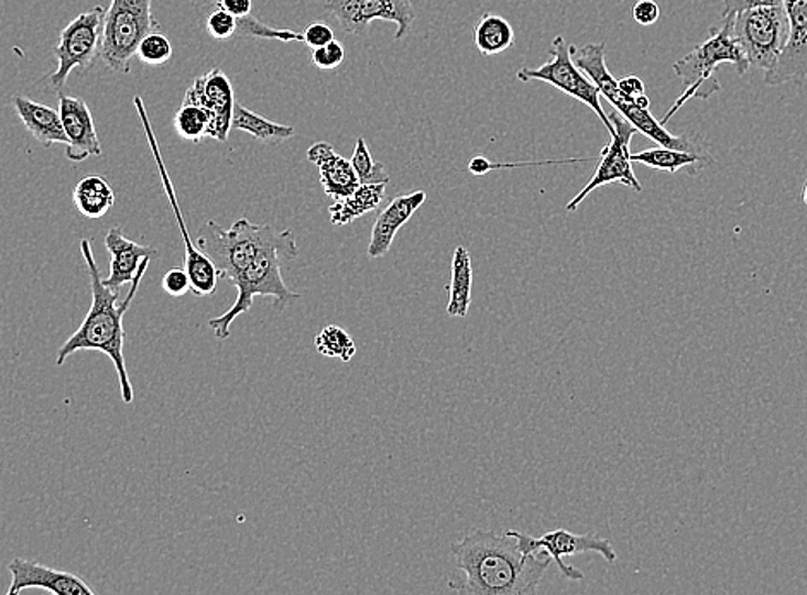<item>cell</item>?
Masks as SVG:
<instances>
[{"label": "cell", "instance_id": "cell-1", "mask_svg": "<svg viewBox=\"0 0 807 595\" xmlns=\"http://www.w3.org/2000/svg\"><path fill=\"white\" fill-rule=\"evenodd\" d=\"M452 557L462 579L450 591L466 595H535L552 564L542 553L523 554L511 533L475 529L454 542Z\"/></svg>", "mask_w": 807, "mask_h": 595}, {"label": "cell", "instance_id": "cell-2", "mask_svg": "<svg viewBox=\"0 0 807 595\" xmlns=\"http://www.w3.org/2000/svg\"><path fill=\"white\" fill-rule=\"evenodd\" d=\"M81 254L86 263V269H88V275H90L91 306L88 312H86L85 319H83L81 327L61 346L59 352H57V357H55V364L57 366H64V362L70 355L76 354V352H102V354H106L110 359L113 367H116V373H118L119 386H121V400L128 405L133 404L134 389L133 385H131V379H129L128 367H126V331L122 319H124L129 306H131L134 296H137L141 280L145 277L146 269H149L150 263H152V257L143 260L140 272H138L134 280L131 282L129 293L126 294V299L119 302L121 288H112L103 284L97 261H95L94 250H91V242L88 239H83L81 241Z\"/></svg>", "mask_w": 807, "mask_h": 595}, {"label": "cell", "instance_id": "cell-3", "mask_svg": "<svg viewBox=\"0 0 807 595\" xmlns=\"http://www.w3.org/2000/svg\"><path fill=\"white\" fill-rule=\"evenodd\" d=\"M732 23L733 14L722 16V24L711 27L708 40H705L695 51L689 52L686 57L674 64L675 75L683 79L684 93L675 100L674 107L659 121L663 125L667 124L690 98L708 100V98L720 91L722 86L715 78L718 67L723 66V64H732L738 69L739 76H744L748 73L751 66H749L741 43L733 36Z\"/></svg>", "mask_w": 807, "mask_h": 595}, {"label": "cell", "instance_id": "cell-4", "mask_svg": "<svg viewBox=\"0 0 807 595\" xmlns=\"http://www.w3.org/2000/svg\"><path fill=\"white\" fill-rule=\"evenodd\" d=\"M196 245L214 261L220 277L227 278L229 284L270 247L297 251L293 230L277 232L272 225H257L248 219H239L227 230L210 220L199 230Z\"/></svg>", "mask_w": 807, "mask_h": 595}, {"label": "cell", "instance_id": "cell-5", "mask_svg": "<svg viewBox=\"0 0 807 595\" xmlns=\"http://www.w3.org/2000/svg\"><path fill=\"white\" fill-rule=\"evenodd\" d=\"M297 256L296 250L290 247H270L263 251L257 260L230 285L238 288L236 302L222 316L211 318L208 327L214 330L219 340L229 339L230 327L239 316L253 308L254 297H272L273 308L284 311L291 304L301 299L299 294L293 293L282 278V260L291 261Z\"/></svg>", "mask_w": 807, "mask_h": 595}, {"label": "cell", "instance_id": "cell-6", "mask_svg": "<svg viewBox=\"0 0 807 595\" xmlns=\"http://www.w3.org/2000/svg\"><path fill=\"white\" fill-rule=\"evenodd\" d=\"M152 32H161L152 0H112L103 21L100 60L113 73L129 75L138 45Z\"/></svg>", "mask_w": 807, "mask_h": 595}, {"label": "cell", "instance_id": "cell-7", "mask_svg": "<svg viewBox=\"0 0 807 595\" xmlns=\"http://www.w3.org/2000/svg\"><path fill=\"white\" fill-rule=\"evenodd\" d=\"M732 32L741 43L749 66L768 73L787 42L788 18L785 5H757L733 12Z\"/></svg>", "mask_w": 807, "mask_h": 595}, {"label": "cell", "instance_id": "cell-8", "mask_svg": "<svg viewBox=\"0 0 807 595\" xmlns=\"http://www.w3.org/2000/svg\"><path fill=\"white\" fill-rule=\"evenodd\" d=\"M106 9L95 5L70 21L61 32L59 43L54 47L57 67L48 78L55 93H61L75 69L88 70L100 59Z\"/></svg>", "mask_w": 807, "mask_h": 595}, {"label": "cell", "instance_id": "cell-9", "mask_svg": "<svg viewBox=\"0 0 807 595\" xmlns=\"http://www.w3.org/2000/svg\"><path fill=\"white\" fill-rule=\"evenodd\" d=\"M133 101L138 110V115H140L143 131H145L146 140H149L153 158H155L156 167H159L165 195H167L168 202H171L172 210H174V217H176L177 225H179L181 234H183L184 250H186L184 251V269L189 275L193 294L196 297L211 296L217 290V284H219L220 278H222L220 277V272L214 265V261L193 242L192 235L187 232L186 222H184L183 213H181L179 201H177L176 191H174L167 167H165L164 158H162L159 141H156L155 133H153L152 122H150L149 113H146L143 98L137 95Z\"/></svg>", "mask_w": 807, "mask_h": 595}, {"label": "cell", "instance_id": "cell-10", "mask_svg": "<svg viewBox=\"0 0 807 595\" xmlns=\"http://www.w3.org/2000/svg\"><path fill=\"white\" fill-rule=\"evenodd\" d=\"M515 76H517L519 81L523 82H548V85L555 86L557 90L576 98L597 113L607 131H609L610 136L615 134V128L609 119V113L604 112L603 107H601L600 91H598L597 85L576 66L572 55H570V45L564 36H555L554 42H552L550 60L548 63L543 64L538 69L523 67V69L517 70Z\"/></svg>", "mask_w": 807, "mask_h": 595}, {"label": "cell", "instance_id": "cell-11", "mask_svg": "<svg viewBox=\"0 0 807 595\" xmlns=\"http://www.w3.org/2000/svg\"><path fill=\"white\" fill-rule=\"evenodd\" d=\"M517 541L519 551L523 554L542 553L552 558L557 563L558 570L566 579L572 582H581L585 580V573L574 569L564 561L566 557H576L582 553H598L609 561L615 563L617 553L613 546L607 539L593 536V533H572L566 529L552 530L542 537H531L526 533L517 532V530H508Z\"/></svg>", "mask_w": 807, "mask_h": 595}, {"label": "cell", "instance_id": "cell-12", "mask_svg": "<svg viewBox=\"0 0 807 595\" xmlns=\"http://www.w3.org/2000/svg\"><path fill=\"white\" fill-rule=\"evenodd\" d=\"M609 119L612 121L613 128H615V134L610 136V143L601 150L600 162H598L597 170H595L593 179L589 180L581 192L576 195V198L570 199L567 202L566 210L572 211L578 210L579 205L588 198L595 189L601 186H609V184L619 183L622 186L631 187L632 191H643L637 177L634 176L632 170L631 159V140L634 134L637 133V129L634 125L629 124L621 113H609Z\"/></svg>", "mask_w": 807, "mask_h": 595}, {"label": "cell", "instance_id": "cell-13", "mask_svg": "<svg viewBox=\"0 0 807 595\" xmlns=\"http://www.w3.org/2000/svg\"><path fill=\"white\" fill-rule=\"evenodd\" d=\"M325 8L349 35H367L370 24L382 20L397 24L395 40H402L416 21L413 0H327Z\"/></svg>", "mask_w": 807, "mask_h": 595}, {"label": "cell", "instance_id": "cell-14", "mask_svg": "<svg viewBox=\"0 0 807 595\" xmlns=\"http://www.w3.org/2000/svg\"><path fill=\"white\" fill-rule=\"evenodd\" d=\"M788 36L775 66L765 73L768 86L803 85L807 79V0H784Z\"/></svg>", "mask_w": 807, "mask_h": 595}, {"label": "cell", "instance_id": "cell-15", "mask_svg": "<svg viewBox=\"0 0 807 595\" xmlns=\"http://www.w3.org/2000/svg\"><path fill=\"white\" fill-rule=\"evenodd\" d=\"M184 101H192L211 113V124L208 129L210 140L220 141V143L229 140L236 98L232 82L222 69H211L207 75L198 76L186 91Z\"/></svg>", "mask_w": 807, "mask_h": 595}, {"label": "cell", "instance_id": "cell-16", "mask_svg": "<svg viewBox=\"0 0 807 595\" xmlns=\"http://www.w3.org/2000/svg\"><path fill=\"white\" fill-rule=\"evenodd\" d=\"M11 573V585L8 595L21 594L23 591L42 588L51 594L59 595H94L95 591L86 584L81 576L75 573L63 572V570L48 569L45 564L36 561L14 558L8 564Z\"/></svg>", "mask_w": 807, "mask_h": 595}, {"label": "cell", "instance_id": "cell-17", "mask_svg": "<svg viewBox=\"0 0 807 595\" xmlns=\"http://www.w3.org/2000/svg\"><path fill=\"white\" fill-rule=\"evenodd\" d=\"M59 113L66 133V156L69 162L81 164L90 156H102L97 125L90 107L81 98L59 95Z\"/></svg>", "mask_w": 807, "mask_h": 595}, {"label": "cell", "instance_id": "cell-18", "mask_svg": "<svg viewBox=\"0 0 807 595\" xmlns=\"http://www.w3.org/2000/svg\"><path fill=\"white\" fill-rule=\"evenodd\" d=\"M426 201L425 191H414L411 195L397 196L394 201L379 214L371 230L370 245H368V257L379 260L391 251L395 235L399 230L406 225L413 214L423 207Z\"/></svg>", "mask_w": 807, "mask_h": 595}, {"label": "cell", "instance_id": "cell-19", "mask_svg": "<svg viewBox=\"0 0 807 595\" xmlns=\"http://www.w3.org/2000/svg\"><path fill=\"white\" fill-rule=\"evenodd\" d=\"M106 250L110 257V275L103 284L112 288L131 285L146 257L159 256V251L150 245H141L122 234L119 227H112L106 235Z\"/></svg>", "mask_w": 807, "mask_h": 595}, {"label": "cell", "instance_id": "cell-20", "mask_svg": "<svg viewBox=\"0 0 807 595\" xmlns=\"http://www.w3.org/2000/svg\"><path fill=\"white\" fill-rule=\"evenodd\" d=\"M306 155H308L309 162H313L320 172V183L327 198L340 201V199L348 198L358 189L359 179L351 162L336 153L330 144L325 143V141L315 143L309 146Z\"/></svg>", "mask_w": 807, "mask_h": 595}, {"label": "cell", "instance_id": "cell-21", "mask_svg": "<svg viewBox=\"0 0 807 595\" xmlns=\"http://www.w3.org/2000/svg\"><path fill=\"white\" fill-rule=\"evenodd\" d=\"M11 103L28 133L32 134L43 148H51L52 144H67L59 109H52L26 97H14Z\"/></svg>", "mask_w": 807, "mask_h": 595}, {"label": "cell", "instance_id": "cell-22", "mask_svg": "<svg viewBox=\"0 0 807 595\" xmlns=\"http://www.w3.org/2000/svg\"><path fill=\"white\" fill-rule=\"evenodd\" d=\"M570 55H572L576 66L597 85L600 95L607 98L613 109H619L624 101H628L624 100L621 90H619V81L613 78L609 67H607V45L603 42L586 43L582 47L570 45Z\"/></svg>", "mask_w": 807, "mask_h": 595}, {"label": "cell", "instance_id": "cell-23", "mask_svg": "<svg viewBox=\"0 0 807 595\" xmlns=\"http://www.w3.org/2000/svg\"><path fill=\"white\" fill-rule=\"evenodd\" d=\"M631 159L632 164L646 165L658 172H668V174L687 172L689 176H698L701 168L713 164L710 153L683 152V150L665 148V146L632 153Z\"/></svg>", "mask_w": 807, "mask_h": 595}, {"label": "cell", "instance_id": "cell-24", "mask_svg": "<svg viewBox=\"0 0 807 595\" xmlns=\"http://www.w3.org/2000/svg\"><path fill=\"white\" fill-rule=\"evenodd\" d=\"M386 183L359 184L358 189L348 198L334 202L328 208L331 225H351L355 220L361 219L363 214L371 213L382 205L385 199Z\"/></svg>", "mask_w": 807, "mask_h": 595}, {"label": "cell", "instance_id": "cell-25", "mask_svg": "<svg viewBox=\"0 0 807 595\" xmlns=\"http://www.w3.org/2000/svg\"><path fill=\"white\" fill-rule=\"evenodd\" d=\"M447 293H449L447 315L450 318H466L469 308H471L472 261L471 254L465 245H457L456 251H454L452 275H450V285L447 287Z\"/></svg>", "mask_w": 807, "mask_h": 595}, {"label": "cell", "instance_id": "cell-26", "mask_svg": "<svg viewBox=\"0 0 807 595\" xmlns=\"http://www.w3.org/2000/svg\"><path fill=\"white\" fill-rule=\"evenodd\" d=\"M73 201L85 219L98 220L112 210L116 195L103 177L90 176L76 184Z\"/></svg>", "mask_w": 807, "mask_h": 595}, {"label": "cell", "instance_id": "cell-27", "mask_svg": "<svg viewBox=\"0 0 807 595\" xmlns=\"http://www.w3.org/2000/svg\"><path fill=\"white\" fill-rule=\"evenodd\" d=\"M232 129L251 134L254 140L266 144L281 143V141L290 140L296 134V129L291 128V125L269 121V119L262 118L260 113H254L253 110L242 107L238 101H236L235 115H232Z\"/></svg>", "mask_w": 807, "mask_h": 595}, {"label": "cell", "instance_id": "cell-28", "mask_svg": "<svg viewBox=\"0 0 807 595\" xmlns=\"http://www.w3.org/2000/svg\"><path fill=\"white\" fill-rule=\"evenodd\" d=\"M515 35L505 18L487 12L481 16L475 32V43L483 55H497L509 51L514 45Z\"/></svg>", "mask_w": 807, "mask_h": 595}, {"label": "cell", "instance_id": "cell-29", "mask_svg": "<svg viewBox=\"0 0 807 595\" xmlns=\"http://www.w3.org/2000/svg\"><path fill=\"white\" fill-rule=\"evenodd\" d=\"M211 124V113L204 107L196 106L192 101H183L174 118V129L183 140L199 143L208 137V129Z\"/></svg>", "mask_w": 807, "mask_h": 595}, {"label": "cell", "instance_id": "cell-30", "mask_svg": "<svg viewBox=\"0 0 807 595\" xmlns=\"http://www.w3.org/2000/svg\"><path fill=\"white\" fill-rule=\"evenodd\" d=\"M315 349L325 357L340 359L342 362H351L356 355L355 340L348 331L336 324H328L316 335Z\"/></svg>", "mask_w": 807, "mask_h": 595}, {"label": "cell", "instance_id": "cell-31", "mask_svg": "<svg viewBox=\"0 0 807 595\" xmlns=\"http://www.w3.org/2000/svg\"><path fill=\"white\" fill-rule=\"evenodd\" d=\"M351 165L355 168L356 176H358L359 184L391 183V176L386 174L383 164L374 162L373 156H371L363 136H359L356 141Z\"/></svg>", "mask_w": 807, "mask_h": 595}, {"label": "cell", "instance_id": "cell-32", "mask_svg": "<svg viewBox=\"0 0 807 595\" xmlns=\"http://www.w3.org/2000/svg\"><path fill=\"white\" fill-rule=\"evenodd\" d=\"M236 36L239 38H263V40H281V42H303V33L293 32V30H279V27L269 26L257 20L253 14L250 16L238 18V32Z\"/></svg>", "mask_w": 807, "mask_h": 595}, {"label": "cell", "instance_id": "cell-33", "mask_svg": "<svg viewBox=\"0 0 807 595\" xmlns=\"http://www.w3.org/2000/svg\"><path fill=\"white\" fill-rule=\"evenodd\" d=\"M137 57L149 66H161L172 57V43L164 33L152 32L141 40Z\"/></svg>", "mask_w": 807, "mask_h": 595}, {"label": "cell", "instance_id": "cell-34", "mask_svg": "<svg viewBox=\"0 0 807 595\" xmlns=\"http://www.w3.org/2000/svg\"><path fill=\"white\" fill-rule=\"evenodd\" d=\"M205 30L215 40L236 38L238 32V18L232 16L222 8L215 9L204 21Z\"/></svg>", "mask_w": 807, "mask_h": 595}, {"label": "cell", "instance_id": "cell-35", "mask_svg": "<svg viewBox=\"0 0 807 595\" xmlns=\"http://www.w3.org/2000/svg\"><path fill=\"white\" fill-rule=\"evenodd\" d=\"M588 159L572 158L560 159V162H557V159H548V162H517V164H492L490 159H487L484 158V156L480 155L475 156V158L469 162L468 170L471 172V174H475V176H484V174L495 170V168L527 167V165L578 164V162H588Z\"/></svg>", "mask_w": 807, "mask_h": 595}, {"label": "cell", "instance_id": "cell-36", "mask_svg": "<svg viewBox=\"0 0 807 595\" xmlns=\"http://www.w3.org/2000/svg\"><path fill=\"white\" fill-rule=\"evenodd\" d=\"M343 57H346V51H343L342 43L339 40H334V42L327 43L325 47L313 48L312 63L318 69L331 70L337 69L343 63Z\"/></svg>", "mask_w": 807, "mask_h": 595}, {"label": "cell", "instance_id": "cell-37", "mask_svg": "<svg viewBox=\"0 0 807 595\" xmlns=\"http://www.w3.org/2000/svg\"><path fill=\"white\" fill-rule=\"evenodd\" d=\"M162 288H164L165 294L172 297L186 296L192 290V282H189V275H187L186 269H168L164 278H162Z\"/></svg>", "mask_w": 807, "mask_h": 595}, {"label": "cell", "instance_id": "cell-38", "mask_svg": "<svg viewBox=\"0 0 807 595\" xmlns=\"http://www.w3.org/2000/svg\"><path fill=\"white\" fill-rule=\"evenodd\" d=\"M336 35L328 24L325 23H313L306 27L303 32V43H306L309 48L325 47L327 43L334 42Z\"/></svg>", "mask_w": 807, "mask_h": 595}, {"label": "cell", "instance_id": "cell-39", "mask_svg": "<svg viewBox=\"0 0 807 595\" xmlns=\"http://www.w3.org/2000/svg\"><path fill=\"white\" fill-rule=\"evenodd\" d=\"M632 18L641 26H652L659 20V5L655 0H636L632 8Z\"/></svg>", "mask_w": 807, "mask_h": 595}, {"label": "cell", "instance_id": "cell-40", "mask_svg": "<svg viewBox=\"0 0 807 595\" xmlns=\"http://www.w3.org/2000/svg\"><path fill=\"white\" fill-rule=\"evenodd\" d=\"M757 5H784V0H723L722 16Z\"/></svg>", "mask_w": 807, "mask_h": 595}, {"label": "cell", "instance_id": "cell-41", "mask_svg": "<svg viewBox=\"0 0 807 595\" xmlns=\"http://www.w3.org/2000/svg\"><path fill=\"white\" fill-rule=\"evenodd\" d=\"M619 90H621V95L624 97V100L631 101L632 103L634 98L644 93L643 79L637 78V76H628V78L619 81Z\"/></svg>", "mask_w": 807, "mask_h": 595}, {"label": "cell", "instance_id": "cell-42", "mask_svg": "<svg viewBox=\"0 0 807 595\" xmlns=\"http://www.w3.org/2000/svg\"><path fill=\"white\" fill-rule=\"evenodd\" d=\"M220 8L235 18L250 16L253 11V0H222Z\"/></svg>", "mask_w": 807, "mask_h": 595}, {"label": "cell", "instance_id": "cell-43", "mask_svg": "<svg viewBox=\"0 0 807 595\" xmlns=\"http://www.w3.org/2000/svg\"><path fill=\"white\" fill-rule=\"evenodd\" d=\"M220 2H222V0H192L193 8H195L199 23L204 24L208 14H210L211 11H215V9L220 8Z\"/></svg>", "mask_w": 807, "mask_h": 595}, {"label": "cell", "instance_id": "cell-44", "mask_svg": "<svg viewBox=\"0 0 807 595\" xmlns=\"http://www.w3.org/2000/svg\"><path fill=\"white\" fill-rule=\"evenodd\" d=\"M634 106L640 107V109H650V106H652V101H650V98L646 97V95H640V97L634 98Z\"/></svg>", "mask_w": 807, "mask_h": 595}, {"label": "cell", "instance_id": "cell-45", "mask_svg": "<svg viewBox=\"0 0 807 595\" xmlns=\"http://www.w3.org/2000/svg\"><path fill=\"white\" fill-rule=\"evenodd\" d=\"M803 202L807 207V180H806V184H804V187H803Z\"/></svg>", "mask_w": 807, "mask_h": 595}]
</instances>
